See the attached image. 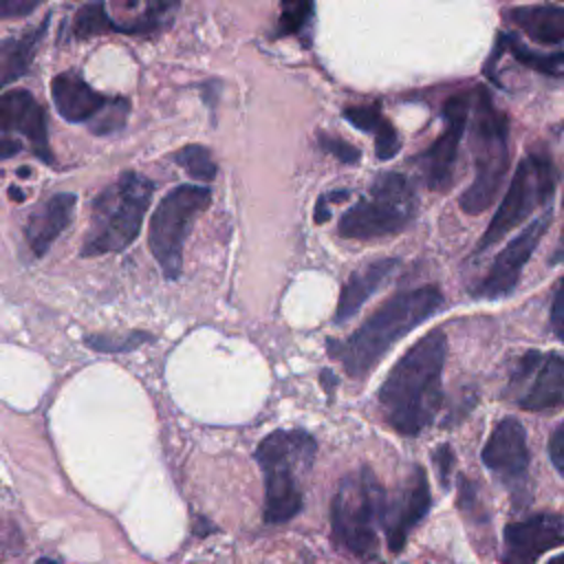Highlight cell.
<instances>
[{"instance_id": "cell-1", "label": "cell", "mask_w": 564, "mask_h": 564, "mask_svg": "<svg viewBox=\"0 0 564 564\" xmlns=\"http://www.w3.org/2000/svg\"><path fill=\"white\" fill-rule=\"evenodd\" d=\"M447 337L432 330L419 339L390 370L379 388V405L392 430L403 436L421 434L443 401V368Z\"/></svg>"}, {"instance_id": "cell-2", "label": "cell", "mask_w": 564, "mask_h": 564, "mask_svg": "<svg viewBox=\"0 0 564 564\" xmlns=\"http://www.w3.org/2000/svg\"><path fill=\"white\" fill-rule=\"evenodd\" d=\"M443 306L438 286H416L397 293L379 306L346 339H328L326 348L350 377H366L383 359V355L410 330L421 326Z\"/></svg>"}, {"instance_id": "cell-3", "label": "cell", "mask_w": 564, "mask_h": 564, "mask_svg": "<svg viewBox=\"0 0 564 564\" xmlns=\"http://www.w3.org/2000/svg\"><path fill=\"white\" fill-rule=\"evenodd\" d=\"M317 454V441L304 430H275L267 434L253 458L264 476L262 520L282 524L304 507L302 478L308 474Z\"/></svg>"}, {"instance_id": "cell-4", "label": "cell", "mask_w": 564, "mask_h": 564, "mask_svg": "<svg viewBox=\"0 0 564 564\" xmlns=\"http://www.w3.org/2000/svg\"><path fill=\"white\" fill-rule=\"evenodd\" d=\"M154 183L139 172H123L93 200L90 225L82 245L84 258L128 249L145 218Z\"/></svg>"}, {"instance_id": "cell-5", "label": "cell", "mask_w": 564, "mask_h": 564, "mask_svg": "<svg viewBox=\"0 0 564 564\" xmlns=\"http://www.w3.org/2000/svg\"><path fill=\"white\" fill-rule=\"evenodd\" d=\"M471 106L469 141L474 154V181L458 203L463 212L480 214L498 196L509 170V119L494 106L487 88H476Z\"/></svg>"}, {"instance_id": "cell-6", "label": "cell", "mask_w": 564, "mask_h": 564, "mask_svg": "<svg viewBox=\"0 0 564 564\" xmlns=\"http://www.w3.org/2000/svg\"><path fill=\"white\" fill-rule=\"evenodd\" d=\"M383 507L386 491L370 467L346 474L330 502L333 542L357 557L375 555Z\"/></svg>"}, {"instance_id": "cell-7", "label": "cell", "mask_w": 564, "mask_h": 564, "mask_svg": "<svg viewBox=\"0 0 564 564\" xmlns=\"http://www.w3.org/2000/svg\"><path fill=\"white\" fill-rule=\"evenodd\" d=\"M419 209L414 185L399 172L379 174L368 196L350 205L337 223V234L352 240H370L405 229Z\"/></svg>"}, {"instance_id": "cell-8", "label": "cell", "mask_w": 564, "mask_h": 564, "mask_svg": "<svg viewBox=\"0 0 564 564\" xmlns=\"http://www.w3.org/2000/svg\"><path fill=\"white\" fill-rule=\"evenodd\" d=\"M212 203V189L203 185H178L170 189L150 218L148 245L167 280H178L183 271V247L192 223Z\"/></svg>"}, {"instance_id": "cell-9", "label": "cell", "mask_w": 564, "mask_h": 564, "mask_svg": "<svg viewBox=\"0 0 564 564\" xmlns=\"http://www.w3.org/2000/svg\"><path fill=\"white\" fill-rule=\"evenodd\" d=\"M555 185L557 170L546 154H529L520 159L502 203L498 205L494 218L489 220L482 238L476 242L474 256L485 253L511 229L524 223L538 207H544L553 198Z\"/></svg>"}, {"instance_id": "cell-10", "label": "cell", "mask_w": 564, "mask_h": 564, "mask_svg": "<svg viewBox=\"0 0 564 564\" xmlns=\"http://www.w3.org/2000/svg\"><path fill=\"white\" fill-rule=\"evenodd\" d=\"M51 97L57 112L70 123H88L93 134L106 137L126 126L130 101L97 93L79 73L64 70L51 82Z\"/></svg>"}, {"instance_id": "cell-11", "label": "cell", "mask_w": 564, "mask_h": 564, "mask_svg": "<svg viewBox=\"0 0 564 564\" xmlns=\"http://www.w3.org/2000/svg\"><path fill=\"white\" fill-rule=\"evenodd\" d=\"M480 456L485 467L509 489L513 505H527L531 454L524 425L513 416H505L489 434Z\"/></svg>"}, {"instance_id": "cell-12", "label": "cell", "mask_w": 564, "mask_h": 564, "mask_svg": "<svg viewBox=\"0 0 564 564\" xmlns=\"http://www.w3.org/2000/svg\"><path fill=\"white\" fill-rule=\"evenodd\" d=\"M469 106H471L469 93L452 95L443 104V119H445L443 132L436 137V141L425 152H421L412 159L414 165H419L427 189L443 192L452 185L458 145H460V139H463V132H465L467 119H469Z\"/></svg>"}, {"instance_id": "cell-13", "label": "cell", "mask_w": 564, "mask_h": 564, "mask_svg": "<svg viewBox=\"0 0 564 564\" xmlns=\"http://www.w3.org/2000/svg\"><path fill=\"white\" fill-rule=\"evenodd\" d=\"M551 225V212L546 209L542 216H538L533 223H529L507 247L500 249V253L494 258L487 275L480 280L476 289H471L474 297L480 300H500L516 291L522 269L538 249L544 231Z\"/></svg>"}, {"instance_id": "cell-14", "label": "cell", "mask_w": 564, "mask_h": 564, "mask_svg": "<svg viewBox=\"0 0 564 564\" xmlns=\"http://www.w3.org/2000/svg\"><path fill=\"white\" fill-rule=\"evenodd\" d=\"M524 379L522 394H518V405L524 410H546L560 408L564 401V357L560 352L529 350L520 357L516 370L511 372V388H518Z\"/></svg>"}, {"instance_id": "cell-15", "label": "cell", "mask_w": 564, "mask_h": 564, "mask_svg": "<svg viewBox=\"0 0 564 564\" xmlns=\"http://www.w3.org/2000/svg\"><path fill=\"white\" fill-rule=\"evenodd\" d=\"M430 505H432V496H430L427 476L423 467L414 465L403 491L392 500L386 498L381 527L386 531V542L392 553H399L405 546L410 531L427 516Z\"/></svg>"}, {"instance_id": "cell-16", "label": "cell", "mask_w": 564, "mask_h": 564, "mask_svg": "<svg viewBox=\"0 0 564 564\" xmlns=\"http://www.w3.org/2000/svg\"><path fill=\"white\" fill-rule=\"evenodd\" d=\"M564 542V520L560 513H538L505 529V562H535L542 553Z\"/></svg>"}, {"instance_id": "cell-17", "label": "cell", "mask_w": 564, "mask_h": 564, "mask_svg": "<svg viewBox=\"0 0 564 564\" xmlns=\"http://www.w3.org/2000/svg\"><path fill=\"white\" fill-rule=\"evenodd\" d=\"M0 130L26 137L33 152L42 161H53L46 132V112L29 90H9L0 95Z\"/></svg>"}, {"instance_id": "cell-18", "label": "cell", "mask_w": 564, "mask_h": 564, "mask_svg": "<svg viewBox=\"0 0 564 564\" xmlns=\"http://www.w3.org/2000/svg\"><path fill=\"white\" fill-rule=\"evenodd\" d=\"M77 205V196L70 192L53 194L48 200H44L26 220L24 238L35 256H44L51 245L57 240V236L68 227L73 220V212Z\"/></svg>"}, {"instance_id": "cell-19", "label": "cell", "mask_w": 564, "mask_h": 564, "mask_svg": "<svg viewBox=\"0 0 564 564\" xmlns=\"http://www.w3.org/2000/svg\"><path fill=\"white\" fill-rule=\"evenodd\" d=\"M397 267H399L397 258H381L355 269L341 289L333 322L344 324L350 317H355L357 311L364 306V302L397 271Z\"/></svg>"}, {"instance_id": "cell-20", "label": "cell", "mask_w": 564, "mask_h": 564, "mask_svg": "<svg viewBox=\"0 0 564 564\" xmlns=\"http://www.w3.org/2000/svg\"><path fill=\"white\" fill-rule=\"evenodd\" d=\"M505 18L540 44L560 46L564 42V9L560 4H533L505 11Z\"/></svg>"}, {"instance_id": "cell-21", "label": "cell", "mask_w": 564, "mask_h": 564, "mask_svg": "<svg viewBox=\"0 0 564 564\" xmlns=\"http://www.w3.org/2000/svg\"><path fill=\"white\" fill-rule=\"evenodd\" d=\"M46 26H48V18L42 24L33 26L31 31H24L20 35H13L0 42V88L20 79L29 70L35 57V51L42 37L46 35Z\"/></svg>"}, {"instance_id": "cell-22", "label": "cell", "mask_w": 564, "mask_h": 564, "mask_svg": "<svg viewBox=\"0 0 564 564\" xmlns=\"http://www.w3.org/2000/svg\"><path fill=\"white\" fill-rule=\"evenodd\" d=\"M178 2L181 0H145L143 2V9L117 24V33H128V35H152V33H159L161 29L170 26L176 9H178Z\"/></svg>"}, {"instance_id": "cell-23", "label": "cell", "mask_w": 564, "mask_h": 564, "mask_svg": "<svg viewBox=\"0 0 564 564\" xmlns=\"http://www.w3.org/2000/svg\"><path fill=\"white\" fill-rule=\"evenodd\" d=\"M498 44L502 48H507L520 64L538 70V73H544V75H551V77H562V64H564V55L562 51H553V53H538L533 48H527L516 33H500L498 35Z\"/></svg>"}, {"instance_id": "cell-24", "label": "cell", "mask_w": 564, "mask_h": 564, "mask_svg": "<svg viewBox=\"0 0 564 564\" xmlns=\"http://www.w3.org/2000/svg\"><path fill=\"white\" fill-rule=\"evenodd\" d=\"M315 18V0H280L275 37L302 35Z\"/></svg>"}, {"instance_id": "cell-25", "label": "cell", "mask_w": 564, "mask_h": 564, "mask_svg": "<svg viewBox=\"0 0 564 564\" xmlns=\"http://www.w3.org/2000/svg\"><path fill=\"white\" fill-rule=\"evenodd\" d=\"M108 31H112V18L106 13L104 2L84 4L73 20V37L77 40H88Z\"/></svg>"}, {"instance_id": "cell-26", "label": "cell", "mask_w": 564, "mask_h": 564, "mask_svg": "<svg viewBox=\"0 0 564 564\" xmlns=\"http://www.w3.org/2000/svg\"><path fill=\"white\" fill-rule=\"evenodd\" d=\"M172 161L176 165H181L192 178L214 181V176H216V163H214L209 150L203 145H185L172 156Z\"/></svg>"}, {"instance_id": "cell-27", "label": "cell", "mask_w": 564, "mask_h": 564, "mask_svg": "<svg viewBox=\"0 0 564 564\" xmlns=\"http://www.w3.org/2000/svg\"><path fill=\"white\" fill-rule=\"evenodd\" d=\"M154 337L150 333H141V330H134V333H128L123 337H115V335H88L84 339L86 346H90L93 350L97 352H128L137 346H141L143 341H152Z\"/></svg>"}, {"instance_id": "cell-28", "label": "cell", "mask_w": 564, "mask_h": 564, "mask_svg": "<svg viewBox=\"0 0 564 564\" xmlns=\"http://www.w3.org/2000/svg\"><path fill=\"white\" fill-rule=\"evenodd\" d=\"M344 119L355 126L361 132H377L381 128V123L386 121L379 104H366V106H348L344 108Z\"/></svg>"}, {"instance_id": "cell-29", "label": "cell", "mask_w": 564, "mask_h": 564, "mask_svg": "<svg viewBox=\"0 0 564 564\" xmlns=\"http://www.w3.org/2000/svg\"><path fill=\"white\" fill-rule=\"evenodd\" d=\"M399 148H401L399 134H397L394 126L390 123V119H386L381 123V128L375 132V154L379 161H388L399 152Z\"/></svg>"}, {"instance_id": "cell-30", "label": "cell", "mask_w": 564, "mask_h": 564, "mask_svg": "<svg viewBox=\"0 0 564 564\" xmlns=\"http://www.w3.org/2000/svg\"><path fill=\"white\" fill-rule=\"evenodd\" d=\"M458 507L460 511L469 513L474 518V522L478 524H487L489 522V516L485 513L482 505H480V498L476 496V489L474 485L460 476V494H458Z\"/></svg>"}, {"instance_id": "cell-31", "label": "cell", "mask_w": 564, "mask_h": 564, "mask_svg": "<svg viewBox=\"0 0 564 564\" xmlns=\"http://www.w3.org/2000/svg\"><path fill=\"white\" fill-rule=\"evenodd\" d=\"M317 143L324 152L333 154L335 159H339L341 163H357L359 161V150L350 143H346L344 139H337V137H330L326 132H319L317 134Z\"/></svg>"}, {"instance_id": "cell-32", "label": "cell", "mask_w": 564, "mask_h": 564, "mask_svg": "<svg viewBox=\"0 0 564 564\" xmlns=\"http://www.w3.org/2000/svg\"><path fill=\"white\" fill-rule=\"evenodd\" d=\"M432 463L436 467V476L438 482L443 485V489H447L449 485V476H452V467H454V452L449 445H438L432 454Z\"/></svg>"}, {"instance_id": "cell-33", "label": "cell", "mask_w": 564, "mask_h": 564, "mask_svg": "<svg viewBox=\"0 0 564 564\" xmlns=\"http://www.w3.org/2000/svg\"><path fill=\"white\" fill-rule=\"evenodd\" d=\"M551 328L557 339L564 337V297H562V280H557L553 300H551Z\"/></svg>"}, {"instance_id": "cell-34", "label": "cell", "mask_w": 564, "mask_h": 564, "mask_svg": "<svg viewBox=\"0 0 564 564\" xmlns=\"http://www.w3.org/2000/svg\"><path fill=\"white\" fill-rule=\"evenodd\" d=\"M42 0H0V18L13 20L29 15Z\"/></svg>"}, {"instance_id": "cell-35", "label": "cell", "mask_w": 564, "mask_h": 564, "mask_svg": "<svg viewBox=\"0 0 564 564\" xmlns=\"http://www.w3.org/2000/svg\"><path fill=\"white\" fill-rule=\"evenodd\" d=\"M549 456L557 474H564V423H560L549 441Z\"/></svg>"}, {"instance_id": "cell-36", "label": "cell", "mask_w": 564, "mask_h": 564, "mask_svg": "<svg viewBox=\"0 0 564 564\" xmlns=\"http://www.w3.org/2000/svg\"><path fill=\"white\" fill-rule=\"evenodd\" d=\"M344 198H348V192H346V189L324 194V196L317 200V205H315V223H326V220H328L330 212H328L326 203H339V200H344Z\"/></svg>"}, {"instance_id": "cell-37", "label": "cell", "mask_w": 564, "mask_h": 564, "mask_svg": "<svg viewBox=\"0 0 564 564\" xmlns=\"http://www.w3.org/2000/svg\"><path fill=\"white\" fill-rule=\"evenodd\" d=\"M20 150H22L20 141L9 139V137H0V161H4V159H9V156L18 154Z\"/></svg>"}]
</instances>
